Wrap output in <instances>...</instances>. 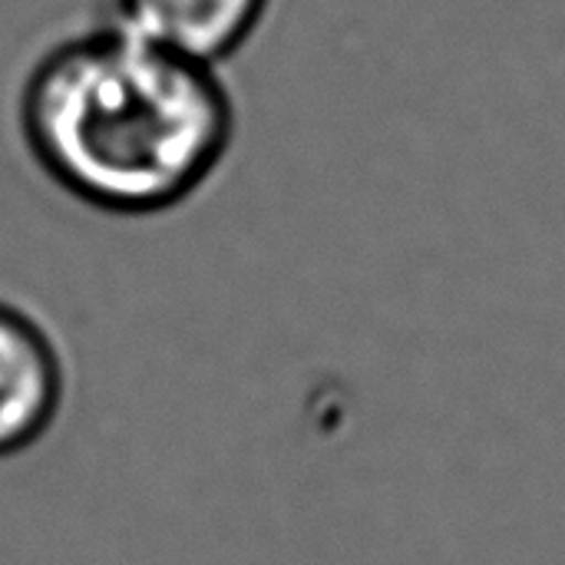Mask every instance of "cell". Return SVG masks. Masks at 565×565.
Here are the masks:
<instances>
[{
	"mask_svg": "<svg viewBox=\"0 0 565 565\" xmlns=\"http://www.w3.org/2000/svg\"><path fill=\"white\" fill-rule=\"evenodd\" d=\"M13 122L33 169L106 218H156L202 195L238 139L222 66L113 17L66 30L26 63Z\"/></svg>",
	"mask_w": 565,
	"mask_h": 565,
	"instance_id": "cell-1",
	"label": "cell"
},
{
	"mask_svg": "<svg viewBox=\"0 0 565 565\" xmlns=\"http://www.w3.org/2000/svg\"><path fill=\"white\" fill-rule=\"evenodd\" d=\"M70 401V361L53 324L0 295V460L40 447Z\"/></svg>",
	"mask_w": 565,
	"mask_h": 565,
	"instance_id": "cell-2",
	"label": "cell"
},
{
	"mask_svg": "<svg viewBox=\"0 0 565 565\" xmlns=\"http://www.w3.org/2000/svg\"><path fill=\"white\" fill-rule=\"evenodd\" d=\"M275 0H109L106 17L182 56L225 66L265 26Z\"/></svg>",
	"mask_w": 565,
	"mask_h": 565,
	"instance_id": "cell-3",
	"label": "cell"
}]
</instances>
